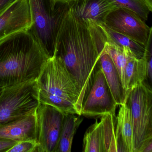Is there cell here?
Returning <instances> with one entry per match:
<instances>
[{
    "label": "cell",
    "mask_w": 152,
    "mask_h": 152,
    "mask_svg": "<svg viewBox=\"0 0 152 152\" xmlns=\"http://www.w3.org/2000/svg\"><path fill=\"white\" fill-rule=\"evenodd\" d=\"M106 42L98 24L79 17L68 0L57 34L54 55L62 60L76 80L81 109Z\"/></svg>",
    "instance_id": "6da1fadb"
},
{
    "label": "cell",
    "mask_w": 152,
    "mask_h": 152,
    "mask_svg": "<svg viewBox=\"0 0 152 152\" xmlns=\"http://www.w3.org/2000/svg\"><path fill=\"white\" fill-rule=\"evenodd\" d=\"M48 54L29 31L0 41V91L36 80Z\"/></svg>",
    "instance_id": "7a4b0ae2"
},
{
    "label": "cell",
    "mask_w": 152,
    "mask_h": 152,
    "mask_svg": "<svg viewBox=\"0 0 152 152\" xmlns=\"http://www.w3.org/2000/svg\"><path fill=\"white\" fill-rule=\"evenodd\" d=\"M34 87L39 104L52 106L64 114L81 115L78 84L56 56L50 57L44 64Z\"/></svg>",
    "instance_id": "3957f363"
},
{
    "label": "cell",
    "mask_w": 152,
    "mask_h": 152,
    "mask_svg": "<svg viewBox=\"0 0 152 152\" xmlns=\"http://www.w3.org/2000/svg\"><path fill=\"white\" fill-rule=\"evenodd\" d=\"M32 18L30 32L50 57L54 56L58 28L67 0H29Z\"/></svg>",
    "instance_id": "277c9868"
},
{
    "label": "cell",
    "mask_w": 152,
    "mask_h": 152,
    "mask_svg": "<svg viewBox=\"0 0 152 152\" xmlns=\"http://www.w3.org/2000/svg\"><path fill=\"white\" fill-rule=\"evenodd\" d=\"M126 104L133 129L134 152H142L152 142V91L146 81L129 92Z\"/></svg>",
    "instance_id": "5b68a950"
},
{
    "label": "cell",
    "mask_w": 152,
    "mask_h": 152,
    "mask_svg": "<svg viewBox=\"0 0 152 152\" xmlns=\"http://www.w3.org/2000/svg\"><path fill=\"white\" fill-rule=\"evenodd\" d=\"M35 82L30 81L0 91V127L35 111L39 104Z\"/></svg>",
    "instance_id": "8992f818"
},
{
    "label": "cell",
    "mask_w": 152,
    "mask_h": 152,
    "mask_svg": "<svg viewBox=\"0 0 152 152\" xmlns=\"http://www.w3.org/2000/svg\"><path fill=\"white\" fill-rule=\"evenodd\" d=\"M38 152H56L64 113L54 107L39 104L35 109Z\"/></svg>",
    "instance_id": "52a82bcc"
},
{
    "label": "cell",
    "mask_w": 152,
    "mask_h": 152,
    "mask_svg": "<svg viewBox=\"0 0 152 152\" xmlns=\"http://www.w3.org/2000/svg\"><path fill=\"white\" fill-rule=\"evenodd\" d=\"M117 106L99 63L91 88L83 104L81 115L100 117L111 114L116 116Z\"/></svg>",
    "instance_id": "ba28073f"
},
{
    "label": "cell",
    "mask_w": 152,
    "mask_h": 152,
    "mask_svg": "<svg viewBox=\"0 0 152 152\" xmlns=\"http://www.w3.org/2000/svg\"><path fill=\"white\" fill-rule=\"evenodd\" d=\"M145 22L132 10L118 7L108 14L104 24L144 46L152 28Z\"/></svg>",
    "instance_id": "9c48e42d"
},
{
    "label": "cell",
    "mask_w": 152,
    "mask_h": 152,
    "mask_svg": "<svg viewBox=\"0 0 152 152\" xmlns=\"http://www.w3.org/2000/svg\"><path fill=\"white\" fill-rule=\"evenodd\" d=\"M31 25L29 0H15L0 14V41L14 34L29 31Z\"/></svg>",
    "instance_id": "30bf717a"
},
{
    "label": "cell",
    "mask_w": 152,
    "mask_h": 152,
    "mask_svg": "<svg viewBox=\"0 0 152 152\" xmlns=\"http://www.w3.org/2000/svg\"><path fill=\"white\" fill-rule=\"evenodd\" d=\"M78 16L92 20L98 24L104 23L109 13L118 7L110 0H69Z\"/></svg>",
    "instance_id": "8fae6325"
},
{
    "label": "cell",
    "mask_w": 152,
    "mask_h": 152,
    "mask_svg": "<svg viewBox=\"0 0 152 152\" xmlns=\"http://www.w3.org/2000/svg\"><path fill=\"white\" fill-rule=\"evenodd\" d=\"M35 111L0 127V139L17 142L28 140H37Z\"/></svg>",
    "instance_id": "7c38bea8"
},
{
    "label": "cell",
    "mask_w": 152,
    "mask_h": 152,
    "mask_svg": "<svg viewBox=\"0 0 152 152\" xmlns=\"http://www.w3.org/2000/svg\"><path fill=\"white\" fill-rule=\"evenodd\" d=\"M115 123L119 152H134L133 125L129 108L126 103L120 105Z\"/></svg>",
    "instance_id": "4fadbf2b"
},
{
    "label": "cell",
    "mask_w": 152,
    "mask_h": 152,
    "mask_svg": "<svg viewBox=\"0 0 152 152\" xmlns=\"http://www.w3.org/2000/svg\"><path fill=\"white\" fill-rule=\"evenodd\" d=\"M99 63L117 105L126 103L128 94L124 88L119 73L112 58L105 52L104 50L99 58Z\"/></svg>",
    "instance_id": "5bb4252c"
},
{
    "label": "cell",
    "mask_w": 152,
    "mask_h": 152,
    "mask_svg": "<svg viewBox=\"0 0 152 152\" xmlns=\"http://www.w3.org/2000/svg\"><path fill=\"white\" fill-rule=\"evenodd\" d=\"M147 80V59L144 55L138 58L134 54L129 56L125 68V90L127 94L133 88Z\"/></svg>",
    "instance_id": "9a60e30c"
},
{
    "label": "cell",
    "mask_w": 152,
    "mask_h": 152,
    "mask_svg": "<svg viewBox=\"0 0 152 152\" xmlns=\"http://www.w3.org/2000/svg\"><path fill=\"white\" fill-rule=\"evenodd\" d=\"M64 113V120L58 145L56 152H70L74 137L83 121L80 115Z\"/></svg>",
    "instance_id": "2e32d148"
},
{
    "label": "cell",
    "mask_w": 152,
    "mask_h": 152,
    "mask_svg": "<svg viewBox=\"0 0 152 152\" xmlns=\"http://www.w3.org/2000/svg\"><path fill=\"white\" fill-rule=\"evenodd\" d=\"M98 25L104 32L107 42L113 43L122 48L129 49L138 58H141L143 56L145 53L144 46L127 36L112 30L104 24H98Z\"/></svg>",
    "instance_id": "e0dca14e"
},
{
    "label": "cell",
    "mask_w": 152,
    "mask_h": 152,
    "mask_svg": "<svg viewBox=\"0 0 152 152\" xmlns=\"http://www.w3.org/2000/svg\"><path fill=\"white\" fill-rule=\"evenodd\" d=\"M83 151L84 152H105L103 123L96 120L84 134Z\"/></svg>",
    "instance_id": "ac0fdd59"
},
{
    "label": "cell",
    "mask_w": 152,
    "mask_h": 152,
    "mask_svg": "<svg viewBox=\"0 0 152 152\" xmlns=\"http://www.w3.org/2000/svg\"><path fill=\"white\" fill-rule=\"evenodd\" d=\"M104 50L105 52L112 58L118 71L123 86L125 89V66L129 56L131 54H134L128 48H122L107 42L105 44Z\"/></svg>",
    "instance_id": "d6986e66"
},
{
    "label": "cell",
    "mask_w": 152,
    "mask_h": 152,
    "mask_svg": "<svg viewBox=\"0 0 152 152\" xmlns=\"http://www.w3.org/2000/svg\"><path fill=\"white\" fill-rule=\"evenodd\" d=\"M100 118L103 123L105 152H119L115 135L116 116L107 114Z\"/></svg>",
    "instance_id": "ffe728a7"
},
{
    "label": "cell",
    "mask_w": 152,
    "mask_h": 152,
    "mask_svg": "<svg viewBox=\"0 0 152 152\" xmlns=\"http://www.w3.org/2000/svg\"><path fill=\"white\" fill-rule=\"evenodd\" d=\"M118 7L125 8L132 10L144 21L148 19L150 11L142 0H110Z\"/></svg>",
    "instance_id": "44dd1931"
},
{
    "label": "cell",
    "mask_w": 152,
    "mask_h": 152,
    "mask_svg": "<svg viewBox=\"0 0 152 152\" xmlns=\"http://www.w3.org/2000/svg\"><path fill=\"white\" fill-rule=\"evenodd\" d=\"M37 140H28L17 142L7 152H38Z\"/></svg>",
    "instance_id": "7402d4cb"
},
{
    "label": "cell",
    "mask_w": 152,
    "mask_h": 152,
    "mask_svg": "<svg viewBox=\"0 0 152 152\" xmlns=\"http://www.w3.org/2000/svg\"><path fill=\"white\" fill-rule=\"evenodd\" d=\"M17 143L13 140L0 139V152H7Z\"/></svg>",
    "instance_id": "603a6c76"
},
{
    "label": "cell",
    "mask_w": 152,
    "mask_h": 152,
    "mask_svg": "<svg viewBox=\"0 0 152 152\" xmlns=\"http://www.w3.org/2000/svg\"><path fill=\"white\" fill-rule=\"evenodd\" d=\"M15 0H0V14Z\"/></svg>",
    "instance_id": "cb8c5ba5"
},
{
    "label": "cell",
    "mask_w": 152,
    "mask_h": 152,
    "mask_svg": "<svg viewBox=\"0 0 152 152\" xmlns=\"http://www.w3.org/2000/svg\"><path fill=\"white\" fill-rule=\"evenodd\" d=\"M150 12L152 11V0H142Z\"/></svg>",
    "instance_id": "d4e9b609"
},
{
    "label": "cell",
    "mask_w": 152,
    "mask_h": 152,
    "mask_svg": "<svg viewBox=\"0 0 152 152\" xmlns=\"http://www.w3.org/2000/svg\"><path fill=\"white\" fill-rule=\"evenodd\" d=\"M142 152H152V142H150L145 147Z\"/></svg>",
    "instance_id": "484cf974"
}]
</instances>
